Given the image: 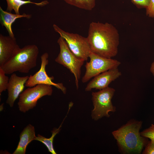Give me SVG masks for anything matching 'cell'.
Instances as JSON below:
<instances>
[{"label": "cell", "mask_w": 154, "mask_h": 154, "mask_svg": "<svg viewBox=\"0 0 154 154\" xmlns=\"http://www.w3.org/2000/svg\"><path fill=\"white\" fill-rule=\"evenodd\" d=\"M68 4L80 8L91 11L95 6V0H63Z\"/></svg>", "instance_id": "obj_17"}, {"label": "cell", "mask_w": 154, "mask_h": 154, "mask_svg": "<svg viewBox=\"0 0 154 154\" xmlns=\"http://www.w3.org/2000/svg\"><path fill=\"white\" fill-rule=\"evenodd\" d=\"M150 71L154 76V61L152 63L151 65Z\"/></svg>", "instance_id": "obj_23"}, {"label": "cell", "mask_w": 154, "mask_h": 154, "mask_svg": "<svg viewBox=\"0 0 154 154\" xmlns=\"http://www.w3.org/2000/svg\"><path fill=\"white\" fill-rule=\"evenodd\" d=\"M48 54L47 52L41 56V64L39 70L33 75H31L26 82L25 86L31 87L39 84L53 86L60 90L64 94H66V89L62 83H56L53 82V76H49L46 71V67L48 63Z\"/></svg>", "instance_id": "obj_9"}, {"label": "cell", "mask_w": 154, "mask_h": 154, "mask_svg": "<svg viewBox=\"0 0 154 154\" xmlns=\"http://www.w3.org/2000/svg\"><path fill=\"white\" fill-rule=\"evenodd\" d=\"M146 9L147 15L154 18V0H150V3Z\"/></svg>", "instance_id": "obj_22"}, {"label": "cell", "mask_w": 154, "mask_h": 154, "mask_svg": "<svg viewBox=\"0 0 154 154\" xmlns=\"http://www.w3.org/2000/svg\"><path fill=\"white\" fill-rule=\"evenodd\" d=\"M85 67L86 72L82 79V82L86 83L91 78L110 69L117 68L121 64L119 61L112 58L104 57L91 52Z\"/></svg>", "instance_id": "obj_8"}, {"label": "cell", "mask_w": 154, "mask_h": 154, "mask_svg": "<svg viewBox=\"0 0 154 154\" xmlns=\"http://www.w3.org/2000/svg\"><path fill=\"white\" fill-rule=\"evenodd\" d=\"M36 137L34 127L31 124H29L24 128L21 132L18 144L13 154H25L28 145L34 140Z\"/></svg>", "instance_id": "obj_13"}, {"label": "cell", "mask_w": 154, "mask_h": 154, "mask_svg": "<svg viewBox=\"0 0 154 154\" xmlns=\"http://www.w3.org/2000/svg\"><path fill=\"white\" fill-rule=\"evenodd\" d=\"M15 38L0 34V66L9 60L20 48Z\"/></svg>", "instance_id": "obj_12"}, {"label": "cell", "mask_w": 154, "mask_h": 154, "mask_svg": "<svg viewBox=\"0 0 154 154\" xmlns=\"http://www.w3.org/2000/svg\"><path fill=\"white\" fill-rule=\"evenodd\" d=\"M3 70L0 68V93L7 89L9 78Z\"/></svg>", "instance_id": "obj_18"}, {"label": "cell", "mask_w": 154, "mask_h": 154, "mask_svg": "<svg viewBox=\"0 0 154 154\" xmlns=\"http://www.w3.org/2000/svg\"><path fill=\"white\" fill-rule=\"evenodd\" d=\"M115 92L114 89L108 87L92 93L94 108L92 111L91 116L93 119L97 121L104 117H109V112L116 111V107L112 101Z\"/></svg>", "instance_id": "obj_4"}, {"label": "cell", "mask_w": 154, "mask_h": 154, "mask_svg": "<svg viewBox=\"0 0 154 154\" xmlns=\"http://www.w3.org/2000/svg\"><path fill=\"white\" fill-rule=\"evenodd\" d=\"M118 68L110 69L94 77L87 85L85 91H90L93 89L100 90L108 87L111 82L121 75Z\"/></svg>", "instance_id": "obj_10"}, {"label": "cell", "mask_w": 154, "mask_h": 154, "mask_svg": "<svg viewBox=\"0 0 154 154\" xmlns=\"http://www.w3.org/2000/svg\"><path fill=\"white\" fill-rule=\"evenodd\" d=\"M57 43L59 46L60 50L55 61L66 67L74 74L76 88L78 89L81 69L85 61L78 58L72 53L62 37H60L58 38Z\"/></svg>", "instance_id": "obj_5"}, {"label": "cell", "mask_w": 154, "mask_h": 154, "mask_svg": "<svg viewBox=\"0 0 154 154\" xmlns=\"http://www.w3.org/2000/svg\"><path fill=\"white\" fill-rule=\"evenodd\" d=\"M62 124V123L58 128L53 129L52 131V135L50 137L46 138L38 134L34 140L38 141L43 143L47 148L48 151L52 154H56L53 147V141L55 136L60 132Z\"/></svg>", "instance_id": "obj_16"}, {"label": "cell", "mask_w": 154, "mask_h": 154, "mask_svg": "<svg viewBox=\"0 0 154 154\" xmlns=\"http://www.w3.org/2000/svg\"><path fill=\"white\" fill-rule=\"evenodd\" d=\"M52 92V86L44 84H37L27 88L19 95L17 103L19 110L25 113L33 109L39 99L51 96Z\"/></svg>", "instance_id": "obj_6"}, {"label": "cell", "mask_w": 154, "mask_h": 154, "mask_svg": "<svg viewBox=\"0 0 154 154\" xmlns=\"http://www.w3.org/2000/svg\"><path fill=\"white\" fill-rule=\"evenodd\" d=\"M143 154H154V142L148 141L142 152Z\"/></svg>", "instance_id": "obj_20"}, {"label": "cell", "mask_w": 154, "mask_h": 154, "mask_svg": "<svg viewBox=\"0 0 154 154\" xmlns=\"http://www.w3.org/2000/svg\"><path fill=\"white\" fill-rule=\"evenodd\" d=\"M29 76L20 77L15 73L12 74L9 78L7 90L8 98L6 103L12 108L14 102L23 92L25 85Z\"/></svg>", "instance_id": "obj_11"}, {"label": "cell", "mask_w": 154, "mask_h": 154, "mask_svg": "<svg viewBox=\"0 0 154 154\" xmlns=\"http://www.w3.org/2000/svg\"><path fill=\"white\" fill-rule=\"evenodd\" d=\"M53 27L55 31L64 39L70 49L77 57L87 60L91 52L87 37L66 32L54 24Z\"/></svg>", "instance_id": "obj_7"}, {"label": "cell", "mask_w": 154, "mask_h": 154, "mask_svg": "<svg viewBox=\"0 0 154 154\" xmlns=\"http://www.w3.org/2000/svg\"><path fill=\"white\" fill-rule=\"evenodd\" d=\"M87 38L91 52L107 58H112L117 54L119 34L112 24L92 22Z\"/></svg>", "instance_id": "obj_1"}, {"label": "cell", "mask_w": 154, "mask_h": 154, "mask_svg": "<svg viewBox=\"0 0 154 154\" xmlns=\"http://www.w3.org/2000/svg\"><path fill=\"white\" fill-rule=\"evenodd\" d=\"M142 124L141 121L131 119L112 132L121 153L125 154L141 153L148 142V138L141 135L140 130Z\"/></svg>", "instance_id": "obj_2"}, {"label": "cell", "mask_w": 154, "mask_h": 154, "mask_svg": "<svg viewBox=\"0 0 154 154\" xmlns=\"http://www.w3.org/2000/svg\"><path fill=\"white\" fill-rule=\"evenodd\" d=\"M140 134L142 136L150 139L154 142V124H152L149 127L143 130Z\"/></svg>", "instance_id": "obj_19"}, {"label": "cell", "mask_w": 154, "mask_h": 154, "mask_svg": "<svg viewBox=\"0 0 154 154\" xmlns=\"http://www.w3.org/2000/svg\"><path fill=\"white\" fill-rule=\"evenodd\" d=\"M132 2L137 7L145 9L149 6L150 0H131Z\"/></svg>", "instance_id": "obj_21"}, {"label": "cell", "mask_w": 154, "mask_h": 154, "mask_svg": "<svg viewBox=\"0 0 154 154\" xmlns=\"http://www.w3.org/2000/svg\"><path fill=\"white\" fill-rule=\"evenodd\" d=\"M7 3V11L11 12L13 10L15 13L20 14L19 9L21 6L27 4H34L39 6H44L49 3L46 0L43 1L40 3H35L31 1L30 0L25 1L23 0H6Z\"/></svg>", "instance_id": "obj_15"}, {"label": "cell", "mask_w": 154, "mask_h": 154, "mask_svg": "<svg viewBox=\"0 0 154 154\" xmlns=\"http://www.w3.org/2000/svg\"><path fill=\"white\" fill-rule=\"evenodd\" d=\"M38 53V48L36 45H26L20 48L13 57L0 68L7 74L17 71L28 73L36 66Z\"/></svg>", "instance_id": "obj_3"}, {"label": "cell", "mask_w": 154, "mask_h": 154, "mask_svg": "<svg viewBox=\"0 0 154 154\" xmlns=\"http://www.w3.org/2000/svg\"><path fill=\"white\" fill-rule=\"evenodd\" d=\"M31 17V15L23 13L22 15L13 14L11 12L5 11L0 7V20L1 24L4 26L10 37L15 38L12 29V25L18 18L22 17L28 19Z\"/></svg>", "instance_id": "obj_14"}]
</instances>
